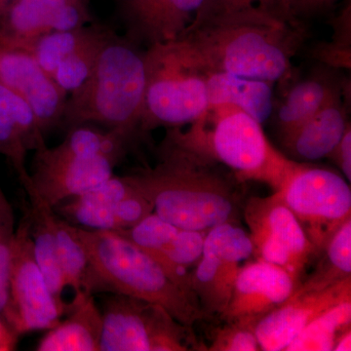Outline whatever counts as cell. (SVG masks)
<instances>
[{
    "mask_svg": "<svg viewBox=\"0 0 351 351\" xmlns=\"http://www.w3.org/2000/svg\"><path fill=\"white\" fill-rule=\"evenodd\" d=\"M97 29L98 27H82L71 31L50 32L39 38L29 53L53 78L59 64L86 43Z\"/></svg>",
    "mask_w": 351,
    "mask_h": 351,
    "instance_id": "83f0119b",
    "label": "cell"
},
{
    "mask_svg": "<svg viewBox=\"0 0 351 351\" xmlns=\"http://www.w3.org/2000/svg\"><path fill=\"white\" fill-rule=\"evenodd\" d=\"M15 1L16 0H0V19L3 17L9 7L12 5Z\"/></svg>",
    "mask_w": 351,
    "mask_h": 351,
    "instance_id": "8d00e7d4",
    "label": "cell"
},
{
    "mask_svg": "<svg viewBox=\"0 0 351 351\" xmlns=\"http://www.w3.org/2000/svg\"><path fill=\"white\" fill-rule=\"evenodd\" d=\"M0 85L32 108L44 136L63 121L66 93L31 53L0 45Z\"/></svg>",
    "mask_w": 351,
    "mask_h": 351,
    "instance_id": "9a60e30c",
    "label": "cell"
},
{
    "mask_svg": "<svg viewBox=\"0 0 351 351\" xmlns=\"http://www.w3.org/2000/svg\"><path fill=\"white\" fill-rule=\"evenodd\" d=\"M252 255L250 235L237 223H225L207 232L199 262L191 271V289L204 313H225L233 286Z\"/></svg>",
    "mask_w": 351,
    "mask_h": 351,
    "instance_id": "8fae6325",
    "label": "cell"
},
{
    "mask_svg": "<svg viewBox=\"0 0 351 351\" xmlns=\"http://www.w3.org/2000/svg\"><path fill=\"white\" fill-rule=\"evenodd\" d=\"M29 196V207L27 212L31 218V234L34 258L44 279L49 287L53 297L60 304L68 306L63 301V292L66 287L63 272L60 265L59 251L55 219L56 212L34 191H25Z\"/></svg>",
    "mask_w": 351,
    "mask_h": 351,
    "instance_id": "7402d4cb",
    "label": "cell"
},
{
    "mask_svg": "<svg viewBox=\"0 0 351 351\" xmlns=\"http://www.w3.org/2000/svg\"><path fill=\"white\" fill-rule=\"evenodd\" d=\"M16 336L3 324L0 322V350H11L15 346Z\"/></svg>",
    "mask_w": 351,
    "mask_h": 351,
    "instance_id": "e575fe53",
    "label": "cell"
},
{
    "mask_svg": "<svg viewBox=\"0 0 351 351\" xmlns=\"http://www.w3.org/2000/svg\"><path fill=\"white\" fill-rule=\"evenodd\" d=\"M330 156H334L337 163L341 168V172L345 175L346 180L351 182V129L350 124L343 134L341 142L337 145L335 151Z\"/></svg>",
    "mask_w": 351,
    "mask_h": 351,
    "instance_id": "d6a6232c",
    "label": "cell"
},
{
    "mask_svg": "<svg viewBox=\"0 0 351 351\" xmlns=\"http://www.w3.org/2000/svg\"><path fill=\"white\" fill-rule=\"evenodd\" d=\"M119 159L86 156L69 151L61 144L36 151L31 182L25 191H34L50 207L82 195L112 177Z\"/></svg>",
    "mask_w": 351,
    "mask_h": 351,
    "instance_id": "4fadbf2b",
    "label": "cell"
},
{
    "mask_svg": "<svg viewBox=\"0 0 351 351\" xmlns=\"http://www.w3.org/2000/svg\"><path fill=\"white\" fill-rule=\"evenodd\" d=\"M306 27L246 9L197 13L179 38L206 73H225L274 83L288 75L292 58L306 38Z\"/></svg>",
    "mask_w": 351,
    "mask_h": 351,
    "instance_id": "6da1fadb",
    "label": "cell"
},
{
    "mask_svg": "<svg viewBox=\"0 0 351 351\" xmlns=\"http://www.w3.org/2000/svg\"><path fill=\"white\" fill-rule=\"evenodd\" d=\"M100 351L202 350L193 329L164 307L123 294H114L101 311Z\"/></svg>",
    "mask_w": 351,
    "mask_h": 351,
    "instance_id": "52a82bcc",
    "label": "cell"
},
{
    "mask_svg": "<svg viewBox=\"0 0 351 351\" xmlns=\"http://www.w3.org/2000/svg\"><path fill=\"white\" fill-rule=\"evenodd\" d=\"M350 351L351 350V330L346 329L337 339L335 343L334 351Z\"/></svg>",
    "mask_w": 351,
    "mask_h": 351,
    "instance_id": "d590c367",
    "label": "cell"
},
{
    "mask_svg": "<svg viewBox=\"0 0 351 351\" xmlns=\"http://www.w3.org/2000/svg\"><path fill=\"white\" fill-rule=\"evenodd\" d=\"M256 323L248 321L226 322L225 327L219 329L215 334L211 345L207 348L210 351H258L261 350Z\"/></svg>",
    "mask_w": 351,
    "mask_h": 351,
    "instance_id": "1f68e13d",
    "label": "cell"
},
{
    "mask_svg": "<svg viewBox=\"0 0 351 351\" xmlns=\"http://www.w3.org/2000/svg\"><path fill=\"white\" fill-rule=\"evenodd\" d=\"M278 193L318 256L351 219L350 184L334 171L300 164Z\"/></svg>",
    "mask_w": 351,
    "mask_h": 351,
    "instance_id": "ba28073f",
    "label": "cell"
},
{
    "mask_svg": "<svg viewBox=\"0 0 351 351\" xmlns=\"http://www.w3.org/2000/svg\"><path fill=\"white\" fill-rule=\"evenodd\" d=\"M75 228L108 292L158 304L186 326L206 315L195 293L130 240L117 232Z\"/></svg>",
    "mask_w": 351,
    "mask_h": 351,
    "instance_id": "5b68a950",
    "label": "cell"
},
{
    "mask_svg": "<svg viewBox=\"0 0 351 351\" xmlns=\"http://www.w3.org/2000/svg\"><path fill=\"white\" fill-rule=\"evenodd\" d=\"M295 13L302 17L316 15L323 12L332 5V0H292Z\"/></svg>",
    "mask_w": 351,
    "mask_h": 351,
    "instance_id": "836d02e7",
    "label": "cell"
},
{
    "mask_svg": "<svg viewBox=\"0 0 351 351\" xmlns=\"http://www.w3.org/2000/svg\"><path fill=\"white\" fill-rule=\"evenodd\" d=\"M261 9L293 22H300L292 0H204L197 13H225Z\"/></svg>",
    "mask_w": 351,
    "mask_h": 351,
    "instance_id": "4dcf8cb0",
    "label": "cell"
},
{
    "mask_svg": "<svg viewBox=\"0 0 351 351\" xmlns=\"http://www.w3.org/2000/svg\"><path fill=\"white\" fill-rule=\"evenodd\" d=\"M210 106L232 105L263 124L274 110L271 83L225 73H207Z\"/></svg>",
    "mask_w": 351,
    "mask_h": 351,
    "instance_id": "603a6c76",
    "label": "cell"
},
{
    "mask_svg": "<svg viewBox=\"0 0 351 351\" xmlns=\"http://www.w3.org/2000/svg\"><path fill=\"white\" fill-rule=\"evenodd\" d=\"M145 92L141 132L195 123L209 108L207 73L180 39L145 51Z\"/></svg>",
    "mask_w": 351,
    "mask_h": 351,
    "instance_id": "8992f818",
    "label": "cell"
},
{
    "mask_svg": "<svg viewBox=\"0 0 351 351\" xmlns=\"http://www.w3.org/2000/svg\"><path fill=\"white\" fill-rule=\"evenodd\" d=\"M53 209L71 225L104 232L128 230L154 212L151 200L132 175H113L97 188Z\"/></svg>",
    "mask_w": 351,
    "mask_h": 351,
    "instance_id": "7c38bea8",
    "label": "cell"
},
{
    "mask_svg": "<svg viewBox=\"0 0 351 351\" xmlns=\"http://www.w3.org/2000/svg\"><path fill=\"white\" fill-rule=\"evenodd\" d=\"M66 319L51 328L36 346L38 351H100L103 315L93 294L75 293Z\"/></svg>",
    "mask_w": 351,
    "mask_h": 351,
    "instance_id": "ffe728a7",
    "label": "cell"
},
{
    "mask_svg": "<svg viewBox=\"0 0 351 351\" xmlns=\"http://www.w3.org/2000/svg\"><path fill=\"white\" fill-rule=\"evenodd\" d=\"M298 284L282 267L258 260L240 269L221 318L226 322L258 321L287 301Z\"/></svg>",
    "mask_w": 351,
    "mask_h": 351,
    "instance_id": "e0dca14e",
    "label": "cell"
},
{
    "mask_svg": "<svg viewBox=\"0 0 351 351\" xmlns=\"http://www.w3.org/2000/svg\"><path fill=\"white\" fill-rule=\"evenodd\" d=\"M198 120L210 128L193 123L191 130L182 133L177 127L166 138L223 164L237 181L261 182L278 191L301 164L277 151L262 124L234 106H210Z\"/></svg>",
    "mask_w": 351,
    "mask_h": 351,
    "instance_id": "277c9868",
    "label": "cell"
},
{
    "mask_svg": "<svg viewBox=\"0 0 351 351\" xmlns=\"http://www.w3.org/2000/svg\"><path fill=\"white\" fill-rule=\"evenodd\" d=\"M321 256L316 269L295 292L323 290L351 277V219L332 235Z\"/></svg>",
    "mask_w": 351,
    "mask_h": 351,
    "instance_id": "484cf974",
    "label": "cell"
},
{
    "mask_svg": "<svg viewBox=\"0 0 351 351\" xmlns=\"http://www.w3.org/2000/svg\"><path fill=\"white\" fill-rule=\"evenodd\" d=\"M145 92V51L110 34L91 75L66 100L62 123L104 126L132 143L141 132Z\"/></svg>",
    "mask_w": 351,
    "mask_h": 351,
    "instance_id": "3957f363",
    "label": "cell"
},
{
    "mask_svg": "<svg viewBox=\"0 0 351 351\" xmlns=\"http://www.w3.org/2000/svg\"><path fill=\"white\" fill-rule=\"evenodd\" d=\"M88 0H16L0 19V45L29 52L53 32L71 31L90 21Z\"/></svg>",
    "mask_w": 351,
    "mask_h": 351,
    "instance_id": "5bb4252c",
    "label": "cell"
},
{
    "mask_svg": "<svg viewBox=\"0 0 351 351\" xmlns=\"http://www.w3.org/2000/svg\"><path fill=\"white\" fill-rule=\"evenodd\" d=\"M341 94V85L324 73H314L292 87L274 112L280 138L292 133L332 99Z\"/></svg>",
    "mask_w": 351,
    "mask_h": 351,
    "instance_id": "cb8c5ba5",
    "label": "cell"
},
{
    "mask_svg": "<svg viewBox=\"0 0 351 351\" xmlns=\"http://www.w3.org/2000/svg\"><path fill=\"white\" fill-rule=\"evenodd\" d=\"M15 230L12 205L7 199L0 186V322L3 324L10 295L11 267Z\"/></svg>",
    "mask_w": 351,
    "mask_h": 351,
    "instance_id": "f546056e",
    "label": "cell"
},
{
    "mask_svg": "<svg viewBox=\"0 0 351 351\" xmlns=\"http://www.w3.org/2000/svg\"><path fill=\"white\" fill-rule=\"evenodd\" d=\"M112 32L98 27L94 36L64 60L55 71L53 80L66 94L75 91L91 75L104 43Z\"/></svg>",
    "mask_w": 351,
    "mask_h": 351,
    "instance_id": "f1b7e54d",
    "label": "cell"
},
{
    "mask_svg": "<svg viewBox=\"0 0 351 351\" xmlns=\"http://www.w3.org/2000/svg\"><path fill=\"white\" fill-rule=\"evenodd\" d=\"M348 125L339 94L281 142L299 160H319L331 156Z\"/></svg>",
    "mask_w": 351,
    "mask_h": 351,
    "instance_id": "44dd1931",
    "label": "cell"
},
{
    "mask_svg": "<svg viewBox=\"0 0 351 351\" xmlns=\"http://www.w3.org/2000/svg\"><path fill=\"white\" fill-rule=\"evenodd\" d=\"M60 265L63 272L66 287L75 292L85 291L94 293L108 292L100 276L92 265L91 258L76 232L75 226L61 217L55 219Z\"/></svg>",
    "mask_w": 351,
    "mask_h": 351,
    "instance_id": "d4e9b609",
    "label": "cell"
},
{
    "mask_svg": "<svg viewBox=\"0 0 351 351\" xmlns=\"http://www.w3.org/2000/svg\"><path fill=\"white\" fill-rule=\"evenodd\" d=\"M351 300L332 306L308 325L288 346L286 351L334 350L339 337L350 328Z\"/></svg>",
    "mask_w": 351,
    "mask_h": 351,
    "instance_id": "4316f807",
    "label": "cell"
},
{
    "mask_svg": "<svg viewBox=\"0 0 351 351\" xmlns=\"http://www.w3.org/2000/svg\"><path fill=\"white\" fill-rule=\"evenodd\" d=\"M243 215L258 260L282 267L299 285L308 263L318 254L280 193L250 198Z\"/></svg>",
    "mask_w": 351,
    "mask_h": 351,
    "instance_id": "30bf717a",
    "label": "cell"
},
{
    "mask_svg": "<svg viewBox=\"0 0 351 351\" xmlns=\"http://www.w3.org/2000/svg\"><path fill=\"white\" fill-rule=\"evenodd\" d=\"M45 136L34 110L18 95L0 85V156L17 173L23 188L31 182L27 152L45 147Z\"/></svg>",
    "mask_w": 351,
    "mask_h": 351,
    "instance_id": "d6986e66",
    "label": "cell"
},
{
    "mask_svg": "<svg viewBox=\"0 0 351 351\" xmlns=\"http://www.w3.org/2000/svg\"><path fill=\"white\" fill-rule=\"evenodd\" d=\"M215 162L165 138L159 162L132 176L160 218L182 230L207 232L237 223L241 208L237 186Z\"/></svg>",
    "mask_w": 351,
    "mask_h": 351,
    "instance_id": "7a4b0ae2",
    "label": "cell"
},
{
    "mask_svg": "<svg viewBox=\"0 0 351 351\" xmlns=\"http://www.w3.org/2000/svg\"><path fill=\"white\" fill-rule=\"evenodd\" d=\"M204 0H120L127 38L149 46L175 40L191 25Z\"/></svg>",
    "mask_w": 351,
    "mask_h": 351,
    "instance_id": "ac0fdd59",
    "label": "cell"
},
{
    "mask_svg": "<svg viewBox=\"0 0 351 351\" xmlns=\"http://www.w3.org/2000/svg\"><path fill=\"white\" fill-rule=\"evenodd\" d=\"M351 300V277L326 289L295 292L258 321L255 331L261 350L282 351L320 314Z\"/></svg>",
    "mask_w": 351,
    "mask_h": 351,
    "instance_id": "2e32d148",
    "label": "cell"
},
{
    "mask_svg": "<svg viewBox=\"0 0 351 351\" xmlns=\"http://www.w3.org/2000/svg\"><path fill=\"white\" fill-rule=\"evenodd\" d=\"M68 306L53 297L34 258L29 212L21 219L15 230L10 295L4 324L19 336L56 326Z\"/></svg>",
    "mask_w": 351,
    "mask_h": 351,
    "instance_id": "9c48e42d",
    "label": "cell"
},
{
    "mask_svg": "<svg viewBox=\"0 0 351 351\" xmlns=\"http://www.w3.org/2000/svg\"><path fill=\"white\" fill-rule=\"evenodd\" d=\"M332 2H336V1H337V0H332Z\"/></svg>",
    "mask_w": 351,
    "mask_h": 351,
    "instance_id": "74e56055",
    "label": "cell"
}]
</instances>
